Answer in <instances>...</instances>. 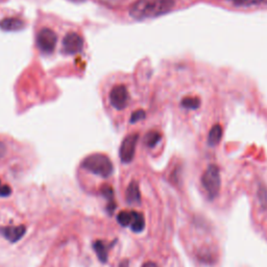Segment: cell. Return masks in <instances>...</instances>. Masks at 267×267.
<instances>
[{"label": "cell", "instance_id": "21", "mask_svg": "<svg viewBox=\"0 0 267 267\" xmlns=\"http://www.w3.org/2000/svg\"><path fill=\"white\" fill-rule=\"evenodd\" d=\"M145 118V112L143 110H139V111H136L134 112L131 114V117H130V122L131 123H136L140 120H143Z\"/></svg>", "mask_w": 267, "mask_h": 267}, {"label": "cell", "instance_id": "5", "mask_svg": "<svg viewBox=\"0 0 267 267\" xmlns=\"http://www.w3.org/2000/svg\"><path fill=\"white\" fill-rule=\"evenodd\" d=\"M139 139L138 134H131V135L124 138L119 148V158L122 163L128 164L132 161L136 153V145Z\"/></svg>", "mask_w": 267, "mask_h": 267}, {"label": "cell", "instance_id": "3", "mask_svg": "<svg viewBox=\"0 0 267 267\" xmlns=\"http://www.w3.org/2000/svg\"><path fill=\"white\" fill-rule=\"evenodd\" d=\"M202 184L210 199H214L218 196L221 187V177L218 166L211 164L207 167L202 176Z\"/></svg>", "mask_w": 267, "mask_h": 267}, {"label": "cell", "instance_id": "19", "mask_svg": "<svg viewBox=\"0 0 267 267\" xmlns=\"http://www.w3.org/2000/svg\"><path fill=\"white\" fill-rule=\"evenodd\" d=\"M258 198L260 206L266 210L267 209V189L264 186H260L258 189Z\"/></svg>", "mask_w": 267, "mask_h": 267}, {"label": "cell", "instance_id": "11", "mask_svg": "<svg viewBox=\"0 0 267 267\" xmlns=\"http://www.w3.org/2000/svg\"><path fill=\"white\" fill-rule=\"evenodd\" d=\"M25 27L24 21L13 18V17H8L3 20H0V29L5 31H18Z\"/></svg>", "mask_w": 267, "mask_h": 267}, {"label": "cell", "instance_id": "9", "mask_svg": "<svg viewBox=\"0 0 267 267\" xmlns=\"http://www.w3.org/2000/svg\"><path fill=\"white\" fill-rule=\"evenodd\" d=\"M126 203L129 205H140L141 204V192L138 183L132 181L128 184L125 191Z\"/></svg>", "mask_w": 267, "mask_h": 267}, {"label": "cell", "instance_id": "8", "mask_svg": "<svg viewBox=\"0 0 267 267\" xmlns=\"http://www.w3.org/2000/svg\"><path fill=\"white\" fill-rule=\"evenodd\" d=\"M26 233V228L23 225L9 226L0 228V235L7 239L10 243H17L21 240Z\"/></svg>", "mask_w": 267, "mask_h": 267}, {"label": "cell", "instance_id": "24", "mask_svg": "<svg viewBox=\"0 0 267 267\" xmlns=\"http://www.w3.org/2000/svg\"><path fill=\"white\" fill-rule=\"evenodd\" d=\"M118 267H129V262L128 260H122L120 263H119V266Z\"/></svg>", "mask_w": 267, "mask_h": 267}, {"label": "cell", "instance_id": "2", "mask_svg": "<svg viewBox=\"0 0 267 267\" xmlns=\"http://www.w3.org/2000/svg\"><path fill=\"white\" fill-rule=\"evenodd\" d=\"M81 167L87 171L104 179L112 175L114 171L111 160L103 154H93L86 157L81 162Z\"/></svg>", "mask_w": 267, "mask_h": 267}, {"label": "cell", "instance_id": "18", "mask_svg": "<svg viewBox=\"0 0 267 267\" xmlns=\"http://www.w3.org/2000/svg\"><path fill=\"white\" fill-rule=\"evenodd\" d=\"M199 106L200 100L197 97H185L182 100V107L189 110H196Z\"/></svg>", "mask_w": 267, "mask_h": 267}, {"label": "cell", "instance_id": "13", "mask_svg": "<svg viewBox=\"0 0 267 267\" xmlns=\"http://www.w3.org/2000/svg\"><path fill=\"white\" fill-rule=\"evenodd\" d=\"M130 230L134 233H141L144 231L145 229V218H144V215L140 212L137 211H134L132 212V220L131 224L129 226Z\"/></svg>", "mask_w": 267, "mask_h": 267}, {"label": "cell", "instance_id": "10", "mask_svg": "<svg viewBox=\"0 0 267 267\" xmlns=\"http://www.w3.org/2000/svg\"><path fill=\"white\" fill-rule=\"evenodd\" d=\"M100 194H102L107 199L106 211L110 216H112L117 208V205L115 202V196H114V189L110 185L105 184V185L100 187Z\"/></svg>", "mask_w": 267, "mask_h": 267}, {"label": "cell", "instance_id": "6", "mask_svg": "<svg viewBox=\"0 0 267 267\" xmlns=\"http://www.w3.org/2000/svg\"><path fill=\"white\" fill-rule=\"evenodd\" d=\"M83 47V39L74 31H70L63 39L62 52L65 55H76Z\"/></svg>", "mask_w": 267, "mask_h": 267}, {"label": "cell", "instance_id": "12", "mask_svg": "<svg viewBox=\"0 0 267 267\" xmlns=\"http://www.w3.org/2000/svg\"><path fill=\"white\" fill-rule=\"evenodd\" d=\"M109 248L108 244L103 240H96L93 242V249L98 258V260L102 263H107L109 259Z\"/></svg>", "mask_w": 267, "mask_h": 267}, {"label": "cell", "instance_id": "7", "mask_svg": "<svg viewBox=\"0 0 267 267\" xmlns=\"http://www.w3.org/2000/svg\"><path fill=\"white\" fill-rule=\"evenodd\" d=\"M110 103L116 110H123L128 104V92L125 86L117 85L110 91Z\"/></svg>", "mask_w": 267, "mask_h": 267}, {"label": "cell", "instance_id": "22", "mask_svg": "<svg viewBox=\"0 0 267 267\" xmlns=\"http://www.w3.org/2000/svg\"><path fill=\"white\" fill-rule=\"evenodd\" d=\"M7 154V146L5 143L0 141V160H2Z\"/></svg>", "mask_w": 267, "mask_h": 267}, {"label": "cell", "instance_id": "20", "mask_svg": "<svg viewBox=\"0 0 267 267\" xmlns=\"http://www.w3.org/2000/svg\"><path fill=\"white\" fill-rule=\"evenodd\" d=\"M13 193L12 188L8 185V184H4L0 181V197H9Z\"/></svg>", "mask_w": 267, "mask_h": 267}, {"label": "cell", "instance_id": "4", "mask_svg": "<svg viewBox=\"0 0 267 267\" xmlns=\"http://www.w3.org/2000/svg\"><path fill=\"white\" fill-rule=\"evenodd\" d=\"M57 33L50 28H42L37 35V46L43 54L50 55L57 46Z\"/></svg>", "mask_w": 267, "mask_h": 267}, {"label": "cell", "instance_id": "14", "mask_svg": "<svg viewBox=\"0 0 267 267\" xmlns=\"http://www.w3.org/2000/svg\"><path fill=\"white\" fill-rule=\"evenodd\" d=\"M223 137V127L219 124H215L208 136V144L210 146H216L221 140Z\"/></svg>", "mask_w": 267, "mask_h": 267}, {"label": "cell", "instance_id": "23", "mask_svg": "<svg viewBox=\"0 0 267 267\" xmlns=\"http://www.w3.org/2000/svg\"><path fill=\"white\" fill-rule=\"evenodd\" d=\"M142 267H159V266L154 262H146L142 265Z\"/></svg>", "mask_w": 267, "mask_h": 267}, {"label": "cell", "instance_id": "17", "mask_svg": "<svg viewBox=\"0 0 267 267\" xmlns=\"http://www.w3.org/2000/svg\"><path fill=\"white\" fill-rule=\"evenodd\" d=\"M132 212L134 211H121L117 215V221L121 227H129L132 220Z\"/></svg>", "mask_w": 267, "mask_h": 267}, {"label": "cell", "instance_id": "16", "mask_svg": "<svg viewBox=\"0 0 267 267\" xmlns=\"http://www.w3.org/2000/svg\"><path fill=\"white\" fill-rule=\"evenodd\" d=\"M162 136L159 131L156 130H152L146 134L144 142L148 147H155L161 140Z\"/></svg>", "mask_w": 267, "mask_h": 267}, {"label": "cell", "instance_id": "15", "mask_svg": "<svg viewBox=\"0 0 267 267\" xmlns=\"http://www.w3.org/2000/svg\"><path fill=\"white\" fill-rule=\"evenodd\" d=\"M236 7H254L267 5V0H227Z\"/></svg>", "mask_w": 267, "mask_h": 267}, {"label": "cell", "instance_id": "1", "mask_svg": "<svg viewBox=\"0 0 267 267\" xmlns=\"http://www.w3.org/2000/svg\"><path fill=\"white\" fill-rule=\"evenodd\" d=\"M174 7V0H137L129 8L128 14L136 20L157 18L170 12Z\"/></svg>", "mask_w": 267, "mask_h": 267}]
</instances>
